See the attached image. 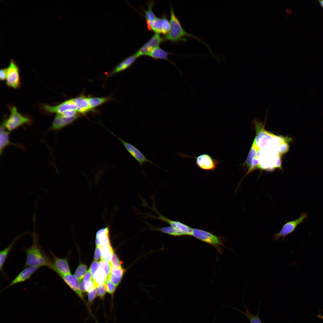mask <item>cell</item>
<instances>
[{"label": "cell", "mask_w": 323, "mask_h": 323, "mask_svg": "<svg viewBox=\"0 0 323 323\" xmlns=\"http://www.w3.org/2000/svg\"><path fill=\"white\" fill-rule=\"evenodd\" d=\"M254 123L256 135L246 161L249 169L245 176L257 168L271 171L280 168L281 156L289 150L291 140L265 130L264 125L256 120Z\"/></svg>", "instance_id": "6da1fadb"}, {"label": "cell", "mask_w": 323, "mask_h": 323, "mask_svg": "<svg viewBox=\"0 0 323 323\" xmlns=\"http://www.w3.org/2000/svg\"><path fill=\"white\" fill-rule=\"evenodd\" d=\"M170 28L168 32L163 37L164 40H168L172 42H186L187 39L185 37L195 39L203 43L213 54L208 45L199 37L186 31L182 28L181 24L177 16L175 14L173 8L171 7L170 20Z\"/></svg>", "instance_id": "7a4b0ae2"}, {"label": "cell", "mask_w": 323, "mask_h": 323, "mask_svg": "<svg viewBox=\"0 0 323 323\" xmlns=\"http://www.w3.org/2000/svg\"><path fill=\"white\" fill-rule=\"evenodd\" d=\"M24 250L26 256L25 267L34 266L40 268L46 266L50 268L51 260L41 250L36 242Z\"/></svg>", "instance_id": "3957f363"}, {"label": "cell", "mask_w": 323, "mask_h": 323, "mask_svg": "<svg viewBox=\"0 0 323 323\" xmlns=\"http://www.w3.org/2000/svg\"><path fill=\"white\" fill-rule=\"evenodd\" d=\"M10 115L2 123L9 131H13L24 124L31 123V119L19 113L15 106L10 107Z\"/></svg>", "instance_id": "277c9868"}, {"label": "cell", "mask_w": 323, "mask_h": 323, "mask_svg": "<svg viewBox=\"0 0 323 323\" xmlns=\"http://www.w3.org/2000/svg\"><path fill=\"white\" fill-rule=\"evenodd\" d=\"M179 155L183 157L195 159L196 165L201 170L205 171L215 170L220 163V161L207 153H203L196 157L191 156L182 153H179Z\"/></svg>", "instance_id": "5b68a950"}, {"label": "cell", "mask_w": 323, "mask_h": 323, "mask_svg": "<svg viewBox=\"0 0 323 323\" xmlns=\"http://www.w3.org/2000/svg\"><path fill=\"white\" fill-rule=\"evenodd\" d=\"M307 216V213L302 212L298 218L284 224L281 230L274 235L273 240L276 241L282 237L283 240L286 236L293 232L297 226L304 221Z\"/></svg>", "instance_id": "8992f818"}, {"label": "cell", "mask_w": 323, "mask_h": 323, "mask_svg": "<svg viewBox=\"0 0 323 323\" xmlns=\"http://www.w3.org/2000/svg\"><path fill=\"white\" fill-rule=\"evenodd\" d=\"M110 132L122 143L131 156L138 162L141 167L143 173H144L143 168V165L146 162L159 167L156 164L148 159L143 153L135 146L122 139L112 132Z\"/></svg>", "instance_id": "52a82bcc"}, {"label": "cell", "mask_w": 323, "mask_h": 323, "mask_svg": "<svg viewBox=\"0 0 323 323\" xmlns=\"http://www.w3.org/2000/svg\"><path fill=\"white\" fill-rule=\"evenodd\" d=\"M194 237L204 242L212 245L220 252V246L223 245L220 239L211 233L197 228H193L192 234Z\"/></svg>", "instance_id": "ba28073f"}, {"label": "cell", "mask_w": 323, "mask_h": 323, "mask_svg": "<svg viewBox=\"0 0 323 323\" xmlns=\"http://www.w3.org/2000/svg\"><path fill=\"white\" fill-rule=\"evenodd\" d=\"M7 68L6 83L13 89L19 88L20 86L19 69L14 61L11 60Z\"/></svg>", "instance_id": "9c48e42d"}, {"label": "cell", "mask_w": 323, "mask_h": 323, "mask_svg": "<svg viewBox=\"0 0 323 323\" xmlns=\"http://www.w3.org/2000/svg\"><path fill=\"white\" fill-rule=\"evenodd\" d=\"M164 40L163 38L161 37L159 34L155 33L134 55L137 58L141 56H146L153 49L159 46Z\"/></svg>", "instance_id": "30bf717a"}, {"label": "cell", "mask_w": 323, "mask_h": 323, "mask_svg": "<svg viewBox=\"0 0 323 323\" xmlns=\"http://www.w3.org/2000/svg\"><path fill=\"white\" fill-rule=\"evenodd\" d=\"M51 258V265L50 269L54 271L59 275L71 274V271L67 258H61L57 257L50 251Z\"/></svg>", "instance_id": "8fae6325"}, {"label": "cell", "mask_w": 323, "mask_h": 323, "mask_svg": "<svg viewBox=\"0 0 323 323\" xmlns=\"http://www.w3.org/2000/svg\"><path fill=\"white\" fill-rule=\"evenodd\" d=\"M153 211L158 215V217L150 215L151 217L157 219L169 224L170 226L180 231L183 235H192L193 228L179 221L171 220L159 213L156 208Z\"/></svg>", "instance_id": "7c38bea8"}, {"label": "cell", "mask_w": 323, "mask_h": 323, "mask_svg": "<svg viewBox=\"0 0 323 323\" xmlns=\"http://www.w3.org/2000/svg\"><path fill=\"white\" fill-rule=\"evenodd\" d=\"M45 111L50 113L61 114L63 112L72 110H76V106L74 99L66 100L55 106L45 105L43 106Z\"/></svg>", "instance_id": "4fadbf2b"}, {"label": "cell", "mask_w": 323, "mask_h": 323, "mask_svg": "<svg viewBox=\"0 0 323 323\" xmlns=\"http://www.w3.org/2000/svg\"><path fill=\"white\" fill-rule=\"evenodd\" d=\"M170 28V22L165 16L162 17H157L151 24V31L158 34L166 35L168 32Z\"/></svg>", "instance_id": "5bb4252c"}, {"label": "cell", "mask_w": 323, "mask_h": 323, "mask_svg": "<svg viewBox=\"0 0 323 323\" xmlns=\"http://www.w3.org/2000/svg\"><path fill=\"white\" fill-rule=\"evenodd\" d=\"M39 268L34 266H28L25 268L4 289L28 279H31V276Z\"/></svg>", "instance_id": "9a60e30c"}, {"label": "cell", "mask_w": 323, "mask_h": 323, "mask_svg": "<svg viewBox=\"0 0 323 323\" xmlns=\"http://www.w3.org/2000/svg\"><path fill=\"white\" fill-rule=\"evenodd\" d=\"M79 117L77 115L71 118H65L60 115L57 114L53 121L51 128L52 129L58 130L71 123Z\"/></svg>", "instance_id": "2e32d148"}, {"label": "cell", "mask_w": 323, "mask_h": 323, "mask_svg": "<svg viewBox=\"0 0 323 323\" xmlns=\"http://www.w3.org/2000/svg\"><path fill=\"white\" fill-rule=\"evenodd\" d=\"M110 243L109 227L107 226L99 229L96 234V245L101 247Z\"/></svg>", "instance_id": "e0dca14e"}, {"label": "cell", "mask_w": 323, "mask_h": 323, "mask_svg": "<svg viewBox=\"0 0 323 323\" xmlns=\"http://www.w3.org/2000/svg\"><path fill=\"white\" fill-rule=\"evenodd\" d=\"M60 276L79 297L84 301L83 296L80 288L79 281L76 277L71 274L61 275Z\"/></svg>", "instance_id": "ac0fdd59"}, {"label": "cell", "mask_w": 323, "mask_h": 323, "mask_svg": "<svg viewBox=\"0 0 323 323\" xmlns=\"http://www.w3.org/2000/svg\"><path fill=\"white\" fill-rule=\"evenodd\" d=\"M73 99L76 106V110L77 112L85 115L92 109L88 97L84 96H80Z\"/></svg>", "instance_id": "d6986e66"}, {"label": "cell", "mask_w": 323, "mask_h": 323, "mask_svg": "<svg viewBox=\"0 0 323 323\" xmlns=\"http://www.w3.org/2000/svg\"><path fill=\"white\" fill-rule=\"evenodd\" d=\"M137 58L134 54L125 58L115 67L109 74L110 75H112L127 70L134 63Z\"/></svg>", "instance_id": "ffe728a7"}, {"label": "cell", "mask_w": 323, "mask_h": 323, "mask_svg": "<svg viewBox=\"0 0 323 323\" xmlns=\"http://www.w3.org/2000/svg\"><path fill=\"white\" fill-rule=\"evenodd\" d=\"M5 127L2 124L0 126V152L1 154L4 149L8 145H15L19 148H22V146L19 145L14 144L10 142L9 139V132L5 131Z\"/></svg>", "instance_id": "44dd1931"}, {"label": "cell", "mask_w": 323, "mask_h": 323, "mask_svg": "<svg viewBox=\"0 0 323 323\" xmlns=\"http://www.w3.org/2000/svg\"><path fill=\"white\" fill-rule=\"evenodd\" d=\"M124 270L122 268H116L111 267L110 273L108 277L110 281L116 286L121 282Z\"/></svg>", "instance_id": "7402d4cb"}, {"label": "cell", "mask_w": 323, "mask_h": 323, "mask_svg": "<svg viewBox=\"0 0 323 323\" xmlns=\"http://www.w3.org/2000/svg\"><path fill=\"white\" fill-rule=\"evenodd\" d=\"M170 54L169 53L162 49L159 46L153 49L146 56L151 57L156 60H166L172 63L168 58V56Z\"/></svg>", "instance_id": "603a6c76"}, {"label": "cell", "mask_w": 323, "mask_h": 323, "mask_svg": "<svg viewBox=\"0 0 323 323\" xmlns=\"http://www.w3.org/2000/svg\"><path fill=\"white\" fill-rule=\"evenodd\" d=\"M154 2L153 1H150L147 4L148 8L144 10L146 17L147 27L149 31H151V24L152 22L157 18L152 10V8Z\"/></svg>", "instance_id": "cb8c5ba5"}, {"label": "cell", "mask_w": 323, "mask_h": 323, "mask_svg": "<svg viewBox=\"0 0 323 323\" xmlns=\"http://www.w3.org/2000/svg\"><path fill=\"white\" fill-rule=\"evenodd\" d=\"M107 277L104 270L99 267L93 277L94 284L95 287L100 284L105 283Z\"/></svg>", "instance_id": "d4e9b609"}, {"label": "cell", "mask_w": 323, "mask_h": 323, "mask_svg": "<svg viewBox=\"0 0 323 323\" xmlns=\"http://www.w3.org/2000/svg\"><path fill=\"white\" fill-rule=\"evenodd\" d=\"M152 230L160 231L163 233L175 236L183 235L182 233L177 229L171 226L164 227L161 228L151 226Z\"/></svg>", "instance_id": "484cf974"}, {"label": "cell", "mask_w": 323, "mask_h": 323, "mask_svg": "<svg viewBox=\"0 0 323 323\" xmlns=\"http://www.w3.org/2000/svg\"><path fill=\"white\" fill-rule=\"evenodd\" d=\"M100 247L102 252L101 260L110 263L112 256L114 252L111 243Z\"/></svg>", "instance_id": "4316f807"}, {"label": "cell", "mask_w": 323, "mask_h": 323, "mask_svg": "<svg viewBox=\"0 0 323 323\" xmlns=\"http://www.w3.org/2000/svg\"><path fill=\"white\" fill-rule=\"evenodd\" d=\"M16 240H14L7 248L1 251L0 252V270L4 273L3 268L7 257L13 247Z\"/></svg>", "instance_id": "83f0119b"}, {"label": "cell", "mask_w": 323, "mask_h": 323, "mask_svg": "<svg viewBox=\"0 0 323 323\" xmlns=\"http://www.w3.org/2000/svg\"><path fill=\"white\" fill-rule=\"evenodd\" d=\"M88 100L92 109L99 106L107 102L110 99V97H88Z\"/></svg>", "instance_id": "f1b7e54d"}, {"label": "cell", "mask_w": 323, "mask_h": 323, "mask_svg": "<svg viewBox=\"0 0 323 323\" xmlns=\"http://www.w3.org/2000/svg\"><path fill=\"white\" fill-rule=\"evenodd\" d=\"M244 305L246 310L245 312L241 311L235 307H232L245 315L249 319L251 323H262L259 317L258 311L256 315H253L248 310L245 305Z\"/></svg>", "instance_id": "f546056e"}, {"label": "cell", "mask_w": 323, "mask_h": 323, "mask_svg": "<svg viewBox=\"0 0 323 323\" xmlns=\"http://www.w3.org/2000/svg\"><path fill=\"white\" fill-rule=\"evenodd\" d=\"M87 269V266L83 264H80L77 267L75 271L74 275L79 281H81L84 277L86 273Z\"/></svg>", "instance_id": "4dcf8cb0"}, {"label": "cell", "mask_w": 323, "mask_h": 323, "mask_svg": "<svg viewBox=\"0 0 323 323\" xmlns=\"http://www.w3.org/2000/svg\"><path fill=\"white\" fill-rule=\"evenodd\" d=\"M99 267L104 270L107 277L109 275L111 270V266L110 263L105 260H101L99 262Z\"/></svg>", "instance_id": "1f68e13d"}, {"label": "cell", "mask_w": 323, "mask_h": 323, "mask_svg": "<svg viewBox=\"0 0 323 323\" xmlns=\"http://www.w3.org/2000/svg\"><path fill=\"white\" fill-rule=\"evenodd\" d=\"M104 284L106 291L111 295H113L117 286L110 281L108 277Z\"/></svg>", "instance_id": "d6a6232c"}, {"label": "cell", "mask_w": 323, "mask_h": 323, "mask_svg": "<svg viewBox=\"0 0 323 323\" xmlns=\"http://www.w3.org/2000/svg\"><path fill=\"white\" fill-rule=\"evenodd\" d=\"M96 289L97 295L101 299H103L106 292L105 284L99 285L96 288Z\"/></svg>", "instance_id": "836d02e7"}, {"label": "cell", "mask_w": 323, "mask_h": 323, "mask_svg": "<svg viewBox=\"0 0 323 323\" xmlns=\"http://www.w3.org/2000/svg\"><path fill=\"white\" fill-rule=\"evenodd\" d=\"M111 267L116 268H121L122 267L119 258L115 253L113 252L110 261Z\"/></svg>", "instance_id": "e575fe53"}, {"label": "cell", "mask_w": 323, "mask_h": 323, "mask_svg": "<svg viewBox=\"0 0 323 323\" xmlns=\"http://www.w3.org/2000/svg\"><path fill=\"white\" fill-rule=\"evenodd\" d=\"M88 302L90 305L95 299L97 295L96 287L95 286L91 288L88 292Z\"/></svg>", "instance_id": "d590c367"}, {"label": "cell", "mask_w": 323, "mask_h": 323, "mask_svg": "<svg viewBox=\"0 0 323 323\" xmlns=\"http://www.w3.org/2000/svg\"><path fill=\"white\" fill-rule=\"evenodd\" d=\"M99 262L97 260H94L92 263L89 269L93 277L99 268Z\"/></svg>", "instance_id": "8d00e7d4"}, {"label": "cell", "mask_w": 323, "mask_h": 323, "mask_svg": "<svg viewBox=\"0 0 323 323\" xmlns=\"http://www.w3.org/2000/svg\"><path fill=\"white\" fill-rule=\"evenodd\" d=\"M101 256L102 252L100 247L99 246H96L94 255V259L97 260L101 259Z\"/></svg>", "instance_id": "74e56055"}, {"label": "cell", "mask_w": 323, "mask_h": 323, "mask_svg": "<svg viewBox=\"0 0 323 323\" xmlns=\"http://www.w3.org/2000/svg\"><path fill=\"white\" fill-rule=\"evenodd\" d=\"M84 287L85 291L87 292L91 288H92L93 287L95 286L94 284L93 279L92 280L89 281H84Z\"/></svg>", "instance_id": "f35d334b"}, {"label": "cell", "mask_w": 323, "mask_h": 323, "mask_svg": "<svg viewBox=\"0 0 323 323\" xmlns=\"http://www.w3.org/2000/svg\"><path fill=\"white\" fill-rule=\"evenodd\" d=\"M7 68H4L1 69L0 71V79L2 81L6 79L7 75Z\"/></svg>", "instance_id": "ab89813d"}, {"label": "cell", "mask_w": 323, "mask_h": 323, "mask_svg": "<svg viewBox=\"0 0 323 323\" xmlns=\"http://www.w3.org/2000/svg\"><path fill=\"white\" fill-rule=\"evenodd\" d=\"M93 280V276L90 269L86 272L83 279L84 281H86Z\"/></svg>", "instance_id": "60d3db41"}, {"label": "cell", "mask_w": 323, "mask_h": 323, "mask_svg": "<svg viewBox=\"0 0 323 323\" xmlns=\"http://www.w3.org/2000/svg\"><path fill=\"white\" fill-rule=\"evenodd\" d=\"M79 287L81 292H86L84 287V283L83 280L81 281L79 284Z\"/></svg>", "instance_id": "b9f144b4"}, {"label": "cell", "mask_w": 323, "mask_h": 323, "mask_svg": "<svg viewBox=\"0 0 323 323\" xmlns=\"http://www.w3.org/2000/svg\"><path fill=\"white\" fill-rule=\"evenodd\" d=\"M317 316L318 318L321 319L323 320V315H322L321 314H319Z\"/></svg>", "instance_id": "7bdbcfd3"}, {"label": "cell", "mask_w": 323, "mask_h": 323, "mask_svg": "<svg viewBox=\"0 0 323 323\" xmlns=\"http://www.w3.org/2000/svg\"><path fill=\"white\" fill-rule=\"evenodd\" d=\"M321 6L323 7V0H319V1Z\"/></svg>", "instance_id": "ee69618b"}]
</instances>
